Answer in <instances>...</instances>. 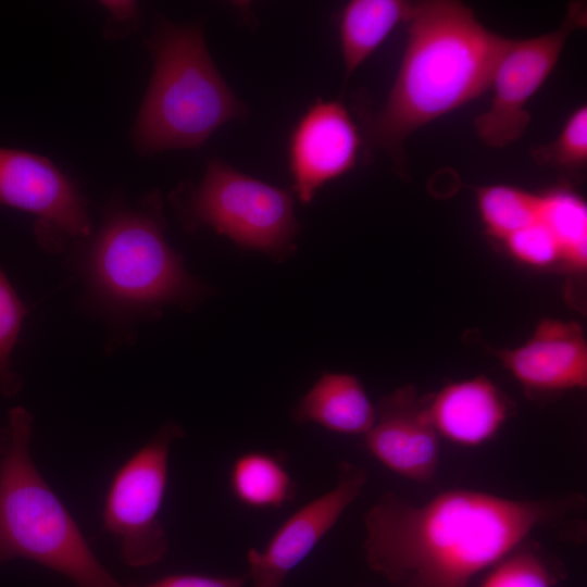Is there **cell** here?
I'll return each mask as SVG.
<instances>
[{"instance_id":"7c38bea8","label":"cell","mask_w":587,"mask_h":587,"mask_svg":"<svg viewBox=\"0 0 587 587\" xmlns=\"http://www.w3.org/2000/svg\"><path fill=\"white\" fill-rule=\"evenodd\" d=\"M364 446L397 475L420 483L432 480L438 469L440 445L427 414L426 399L419 398L411 386L384 397L373 426L364 435Z\"/></svg>"},{"instance_id":"7a4b0ae2","label":"cell","mask_w":587,"mask_h":587,"mask_svg":"<svg viewBox=\"0 0 587 587\" xmlns=\"http://www.w3.org/2000/svg\"><path fill=\"white\" fill-rule=\"evenodd\" d=\"M407 24L396 79L369 122L373 143L395 158L412 133L490 88L507 40L455 0L417 1Z\"/></svg>"},{"instance_id":"52a82bcc","label":"cell","mask_w":587,"mask_h":587,"mask_svg":"<svg viewBox=\"0 0 587 587\" xmlns=\"http://www.w3.org/2000/svg\"><path fill=\"white\" fill-rule=\"evenodd\" d=\"M176 423H164L114 473L103 510L102 529L120 544L123 563L143 567L160 562L167 553L168 539L160 520L173 442L184 436Z\"/></svg>"},{"instance_id":"d4e9b609","label":"cell","mask_w":587,"mask_h":587,"mask_svg":"<svg viewBox=\"0 0 587 587\" xmlns=\"http://www.w3.org/2000/svg\"><path fill=\"white\" fill-rule=\"evenodd\" d=\"M111 14L105 32L108 37L113 38L115 30L122 29V35H127V30L133 29L138 18V7L134 1H102Z\"/></svg>"},{"instance_id":"603a6c76","label":"cell","mask_w":587,"mask_h":587,"mask_svg":"<svg viewBox=\"0 0 587 587\" xmlns=\"http://www.w3.org/2000/svg\"><path fill=\"white\" fill-rule=\"evenodd\" d=\"M501 242L507 252L524 265L538 268L565 265L558 240L539 217Z\"/></svg>"},{"instance_id":"4fadbf2b","label":"cell","mask_w":587,"mask_h":587,"mask_svg":"<svg viewBox=\"0 0 587 587\" xmlns=\"http://www.w3.org/2000/svg\"><path fill=\"white\" fill-rule=\"evenodd\" d=\"M498 355L532 397L587 386V344L575 322L542 320L526 342Z\"/></svg>"},{"instance_id":"5b68a950","label":"cell","mask_w":587,"mask_h":587,"mask_svg":"<svg viewBox=\"0 0 587 587\" xmlns=\"http://www.w3.org/2000/svg\"><path fill=\"white\" fill-rule=\"evenodd\" d=\"M32 425V414L15 407L0 429V566L21 558L65 576L74 587H123L37 470L29 451Z\"/></svg>"},{"instance_id":"9c48e42d","label":"cell","mask_w":587,"mask_h":587,"mask_svg":"<svg viewBox=\"0 0 587 587\" xmlns=\"http://www.w3.org/2000/svg\"><path fill=\"white\" fill-rule=\"evenodd\" d=\"M0 204L34 215L37 240L49 250L92 233L88 203L74 182L37 153L0 147Z\"/></svg>"},{"instance_id":"44dd1931","label":"cell","mask_w":587,"mask_h":587,"mask_svg":"<svg viewBox=\"0 0 587 587\" xmlns=\"http://www.w3.org/2000/svg\"><path fill=\"white\" fill-rule=\"evenodd\" d=\"M534 160L544 166L569 175L580 174L587 164V108L575 109L566 118L558 137L533 149Z\"/></svg>"},{"instance_id":"2e32d148","label":"cell","mask_w":587,"mask_h":587,"mask_svg":"<svg viewBox=\"0 0 587 587\" xmlns=\"http://www.w3.org/2000/svg\"><path fill=\"white\" fill-rule=\"evenodd\" d=\"M415 2L404 0H351L338 18L345 82L385 41L400 23H407Z\"/></svg>"},{"instance_id":"e0dca14e","label":"cell","mask_w":587,"mask_h":587,"mask_svg":"<svg viewBox=\"0 0 587 587\" xmlns=\"http://www.w3.org/2000/svg\"><path fill=\"white\" fill-rule=\"evenodd\" d=\"M229 488L239 503L251 509H279L297 492L284 461L266 451L240 454L230 467Z\"/></svg>"},{"instance_id":"5bb4252c","label":"cell","mask_w":587,"mask_h":587,"mask_svg":"<svg viewBox=\"0 0 587 587\" xmlns=\"http://www.w3.org/2000/svg\"><path fill=\"white\" fill-rule=\"evenodd\" d=\"M439 437L475 447L492 438L511 415L512 403L487 377L451 383L426 400Z\"/></svg>"},{"instance_id":"8fae6325","label":"cell","mask_w":587,"mask_h":587,"mask_svg":"<svg viewBox=\"0 0 587 587\" xmlns=\"http://www.w3.org/2000/svg\"><path fill=\"white\" fill-rule=\"evenodd\" d=\"M362 140L348 109L338 100L316 99L295 124L288 140L292 189L303 203L327 183L351 171Z\"/></svg>"},{"instance_id":"cb8c5ba5","label":"cell","mask_w":587,"mask_h":587,"mask_svg":"<svg viewBox=\"0 0 587 587\" xmlns=\"http://www.w3.org/2000/svg\"><path fill=\"white\" fill-rule=\"evenodd\" d=\"M247 575L211 576L202 574H172L146 585L123 587H245Z\"/></svg>"},{"instance_id":"d6986e66","label":"cell","mask_w":587,"mask_h":587,"mask_svg":"<svg viewBox=\"0 0 587 587\" xmlns=\"http://www.w3.org/2000/svg\"><path fill=\"white\" fill-rule=\"evenodd\" d=\"M476 200L486 233L499 241L539 216V193L514 186H482L476 188Z\"/></svg>"},{"instance_id":"ba28073f","label":"cell","mask_w":587,"mask_h":587,"mask_svg":"<svg viewBox=\"0 0 587 587\" xmlns=\"http://www.w3.org/2000/svg\"><path fill=\"white\" fill-rule=\"evenodd\" d=\"M586 17L585 2L573 1L557 29L530 38H507L491 78L490 108L474 121L484 143L502 148L522 137L530 122L527 102L557 65L569 37L586 26Z\"/></svg>"},{"instance_id":"277c9868","label":"cell","mask_w":587,"mask_h":587,"mask_svg":"<svg viewBox=\"0 0 587 587\" xmlns=\"http://www.w3.org/2000/svg\"><path fill=\"white\" fill-rule=\"evenodd\" d=\"M146 42L153 71L132 132L140 154L198 149L218 127L247 115L214 64L199 24L162 20Z\"/></svg>"},{"instance_id":"7402d4cb","label":"cell","mask_w":587,"mask_h":587,"mask_svg":"<svg viewBox=\"0 0 587 587\" xmlns=\"http://www.w3.org/2000/svg\"><path fill=\"white\" fill-rule=\"evenodd\" d=\"M27 313L28 308L0 267V392L5 397L15 396L22 388L21 378L10 366V357Z\"/></svg>"},{"instance_id":"ac0fdd59","label":"cell","mask_w":587,"mask_h":587,"mask_svg":"<svg viewBox=\"0 0 587 587\" xmlns=\"http://www.w3.org/2000/svg\"><path fill=\"white\" fill-rule=\"evenodd\" d=\"M539 220L551 230L566 266L582 271L587 264V205L572 188L559 185L539 193Z\"/></svg>"},{"instance_id":"ffe728a7","label":"cell","mask_w":587,"mask_h":587,"mask_svg":"<svg viewBox=\"0 0 587 587\" xmlns=\"http://www.w3.org/2000/svg\"><path fill=\"white\" fill-rule=\"evenodd\" d=\"M560 572L538 547L522 544L494 566L479 587H555Z\"/></svg>"},{"instance_id":"8992f818","label":"cell","mask_w":587,"mask_h":587,"mask_svg":"<svg viewBox=\"0 0 587 587\" xmlns=\"http://www.w3.org/2000/svg\"><path fill=\"white\" fill-rule=\"evenodd\" d=\"M186 229L211 227L243 249L279 260L292 253L299 223L292 195L213 159L198 185L172 196Z\"/></svg>"},{"instance_id":"9a60e30c","label":"cell","mask_w":587,"mask_h":587,"mask_svg":"<svg viewBox=\"0 0 587 587\" xmlns=\"http://www.w3.org/2000/svg\"><path fill=\"white\" fill-rule=\"evenodd\" d=\"M291 414L298 423H314L336 434L365 435L375 422L376 408L358 377L324 373Z\"/></svg>"},{"instance_id":"30bf717a","label":"cell","mask_w":587,"mask_h":587,"mask_svg":"<svg viewBox=\"0 0 587 587\" xmlns=\"http://www.w3.org/2000/svg\"><path fill=\"white\" fill-rule=\"evenodd\" d=\"M367 484L365 469L339 463L332 489L291 514L262 549L247 552L248 580L252 587H284L289 574L313 551Z\"/></svg>"},{"instance_id":"6da1fadb","label":"cell","mask_w":587,"mask_h":587,"mask_svg":"<svg viewBox=\"0 0 587 587\" xmlns=\"http://www.w3.org/2000/svg\"><path fill=\"white\" fill-rule=\"evenodd\" d=\"M584 504L582 495L519 500L470 489L414 504L386 492L364 517L365 561L394 587H470L536 528Z\"/></svg>"},{"instance_id":"3957f363","label":"cell","mask_w":587,"mask_h":587,"mask_svg":"<svg viewBox=\"0 0 587 587\" xmlns=\"http://www.w3.org/2000/svg\"><path fill=\"white\" fill-rule=\"evenodd\" d=\"M83 240L76 270L89 299L109 316H152L164 307L195 302L205 291L165 237L158 192L135 207L111 203L98 230Z\"/></svg>"}]
</instances>
